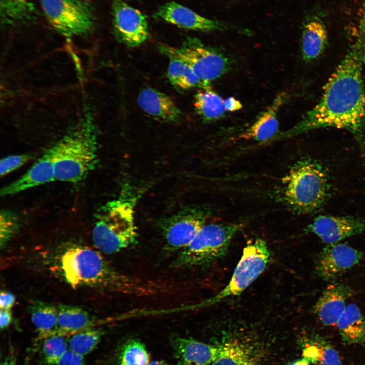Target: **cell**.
I'll return each instance as SVG.
<instances>
[{"mask_svg":"<svg viewBox=\"0 0 365 365\" xmlns=\"http://www.w3.org/2000/svg\"><path fill=\"white\" fill-rule=\"evenodd\" d=\"M365 39L353 44L328 79L317 103L286 134L297 135L317 128L349 131L365 143V90L362 78Z\"/></svg>","mask_w":365,"mask_h":365,"instance_id":"obj_1","label":"cell"},{"mask_svg":"<svg viewBox=\"0 0 365 365\" xmlns=\"http://www.w3.org/2000/svg\"><path fill=\"white\" fill-rule=\"evenodd\" d=\"M60 247L52 259L51 270L74 288H89L134 296H150L167 291L164 284L119 272L97 249L74 243Z\"/></svg>","mask_w":365,"mask_h":365,"instance_id":"obj_2","label":"cell"},{"mask_svg":"<svg viewBox=\"0 0 365 365\" xmlns=\"http://www.w3.org/2000/svg\"><path fill=\"white\" fill-rule=\"evenodd\" d=\"M282 199L297 214L311 213L324 203L328 192L327 176L321 165L310 158L297 161L282 179Z\"/></svg>","mask_w":365,"mask_h":365,"instance_id":"obj_3","label":"cell"},{"mask_svg":"<svg viewBox=\"0 0 365 365\" xmlns=\"http://www.w3.org/2000/svg\"><path fill=\"white\" fill-rule=\"evenodd\" d=\"M93 129L85 125L68 133L50 148L54 163V179L78 182L95 166L97 145Z\"/></svg>","mask_w":365,"mask_h":365,"instance_id":"obj_4","label":"cell"},{"mask_svg":"<svg viewBox=\"0 0 365 365\" xmlns=\"http://www.w3.org/2000/svg\"><path fill=\"white\" fill-rule=\"evenodd\" d=\"M137 198L122 194L108 203L92 231L94 246L101 253L113 254L133 245L137 239L135 205Z\"/></svg>","mask_w":365,"mask_h":365,"instance_id":"obj_5","label":"cell"},{"mask_svg":"<svg viewBox=\"0 0 365 365\" xmlns=\"http://www.w3.org/2000/svg\"><path fill=\"white\" fill-rule=\"evenodd\" d=\"M240 224H205L192 241L179 251L172 263L178 269L207 266L225 256Z\"/></svg>","mask_w":365,"mask_h":365,"instance_id":"obj_6","label":"cell"},{"mask_svg":"<svg viewBox=\"0 0 365 365\" xmlns=\"http://www.w3.org/2000/svg\"><path fill=\"white\" fill-rule=\"evenodd\" d=\"M270 259L271 253L264 240L257 238L247 243L228 284L215 296L199 306L216 304L240 295L264 272Z\"/></svg>","mask_w":365,"mask_h":365,"instance_id":"obj_7","label":"cell"},{"mask_svg":"<svg viewBox=\"0 0 365 365\" xmlns=\"http://www.w3.org/2000/svg\"><path fill=\"white\" fill-rule=\"evenodd\" d=\"M158 50L169 58L186 64L200 79L206 82L210 83L221 77L231 68V61L225 55L204 46L194 38L187 40L178 48L161 45Z\"/></svg>","mask_w":365,"mask_h":365,"instance_id":"obj_8","label":"cell"},{"mask_svg":"<svg viewBox=\"0 0 365 365\" xmlns=\"http://www.w3.org/2000/svg\"><path fill=\"white\" fill-rule=\"evenodd\" d=\"M40 2L49 24L64 35L86 34L94 27V9L88 0H40Z\"/></svg>","mask_w":365,"mask_h":365,"instance_id":"obj_9","label":"cell"},{"mask_svg":"<svg viewBox=\"0 0 365 365\" xmlns=\"http://www.w3.org/2000/svg\"><path fill=\"white\" fill-rule=\"evenodd\" d=\"M207 213L199 208H189L167 218L161 226L167 252L180 251L188 246L205 224Z\"/></svg>","mask_w":365,"mask_h":365,"instance_id":"obj_10","label":"cell"},{"mask_svg":"<svg viewBox=\"0 0 365 365\" xmlns=\"http://www.w3.org/2000/svg\"><path fill=\"white\" fill-rule=\"evenodd\" d=\"M113 25L118 39L129 47L142 44L149 34L145 16L123 0H112Z\"/></svg>","mask_w":365,"mask_h":365,"instance_id":"obj_11","label":"cell"},{"mask_svg":"<svg viewBox=\"0 0 365 365\" xmlns=\"http://www.w3.org/2000/svg\"><path fill=\"white\" fill-rule=\"evenodd\" d=\"M362 257L361 251L347 244H328L317 257L315 272L324 280H333L357 265Z\"/></svg>","mask_w":365,"mask_h":365,"instance_id":"obj_12","label":"cell"},{"mask_svg":"<svg viewBox=\"0 0 365 365\" xmlns=\"http://www.w3.org/2000/svg\"><path fill=\"white\" fill-rule=\"evenodd\" d=\"M365 230V221L350 216L319 215L307 227L325 243L335 244Z\"/></svg>","mask_w":365,"mask_h":365,"instance_id":"obj_13","label":"cell"},{"mask_svg":"<svg viewBox=\"0 0 365 365\" xmlns=\"http://www.w3.org/2000/svg\"><path fill=\"white\" fill-rule=\"evenodd\" d=\"M155 17L179 27L191 30L211 31L224 29L220 22L203 17L174 2L162 5L156 12Z\"/></svg>","mask_w":365,"mask_h":365,"instance_id":"obj_14","label":"cell"},{"mask_svg":"<svg viewBox=\"0 0 365 365\" xmlns=\"http://www.w3.org/2000/svg\"><path fill=\"white\" fill-rule=\"evenodd\" d=\"M352 293L349 286L340 283L331 284L325 289L313 306L314 313L323 325H336Z\"/></svg>","mask_w":365,"mask_h":365,"instance_id":"obj_15","label":"cell"},{"mask_svg":"<svg viewBox=\"0 0 365 365\" xmlns=\"http://www.w3.org/2000/svg\"><path fill=\"white\" fill-rule=\"evenodd\" d=\"M54 180V163L49 149L22 176L2 188L0 195L12 196Z\"/></svg>","mask_w":365,"mask_h":365,"instance_id":"obj_16","label":"cell"},{"mask_svg":"<svg viewBox=\"0 0 365 365\" xmlns=\"http://www.w3.org/2000/svg\"><path fill=\"white\" fill-rule=\"evenodd\" d=\"M139 107L148 115L163 122L175 123L182 118L175 102L166 94L152 88L141 90L137 96Z\"/></svg>","mask_w":365,"mask_h":365,"instance_id":"obj_17","label":"cell"},{"mask_svg":"<svg viewBox=\"0 0 365 365\" xmlns=\"http://www.w3.org/2000/svg\"><path fill=\"white\" fill-rule=\"evenodd\" d=\"M171 345L177 365H208L218 352V346L192 339L175 337Z\"/></svg>","mask_w":365,"mask_h":365,"instance_id":"obj_18","label":"cell"},{"mask_svg":"<svg viewBox=\"0 0 365 365\" xmlns=\"http://www.w3.org/2000/svg\"><path fill=\"white\" fill-rule=\"evenodd\" d=\"M286 97L284 93L278 94L268 108L239 135V138L263 142L275 137L279 128L278 112Z\"/></svg>","mask_w":365,"mask_h":365,"instance_id":"obj_19","label":"cell"},{"mask_svg":"<svg viewBox=\"0 0 365 365\" xmlns=\"http://www.w3.org/2000/svg\"><path fill=\"white\" fill-rule=\"evenodd\" d=\"M57 308L56 335L70 337L77 332L97 327L99 323L97 318L78 306L61 304Z\"/></svg>","mask_w":365,"mask_h":365,"instance_id":"obj_20","label":"cell"},{"mask_svg":"<svg viewBox=\"0 0 365 365\" xmlns=\"http://www.w3.org/2000/svg\"><path fill=\"white\" fill-rule=\"evenodd\" d=\"M328 42V33L324 23L318 19L308 21L303 28L301 38V54L303 60L311 62L324 52Z\"/></svg>","mask_w":365,"mask_h":365,"instance_id":"obj_21","label":"cell"},{"mask_svg":"<svg viewBox=\"0 0 365 365\" xmlns=\"http://www.w3.org/2000/svg\"><path fill=\"white\" fill-rule=\"evenodd\" d=\"M336 325L344 343L365 345V317L355 304L346 306Z\"/></svg>","mask_w":365,"mask_h":365,"instance_id":"obj_22","label":"cell"},{"mask_svg":"<svg viewBox=\"0 0 365 365\" xmlns=\"http://www.w3.org/2000/svg\"><path fill=\"white\" fill-rule=\"evenodd\" d=\"M31 321L41 340L56 335L57 332L58 308L52 304L34 300L28 305Z\"/></svg>","mask_w":365,"mask_h":365,"instance_id":"obj_23","label":"cell"},{"mask_svg":"<svg viewBox=\"0 0 365 365\" xmlns=\"http://www.w3.org/2000/svg\"><path fill=\"white\" fill-rule=\"evenodd\" d=\"M212 365H258L252 348L239 341L224 342L218 346L217 355Z\"/></svg>","mask_w":365,"mask_h":365,"instance_id":"obj_24","label":"cell"},{"mask_svg":"<svg viewBox=\"0 0 365 365\" xmlns=\"http://www.w3.org/2000/svg\"><path fill=\"white\" fill-rule=\"evenodd\" d=\"M193 106L196 113L206 122L223 118L226 111L224 100L211 89H203L194 96Z\"/></svg>","mask_w":365,"mask_h":365,"instance_id":"obj_25","label":"cell"},{"mask_svg":"<svg viewBox=\"0 0 365 365\" xmlns=\"http://www.w3.org/2000/svg\"><path fill=\"white\" fill-rule=\"evenodd\" d=\"M303 356L316 365H341L337 351L323 338L318 335L305 338Z\"/></svg>","mask_w":365,"mask_h":365,"instance_id":"obj_26","label":"cell"},{"mask_svg":"<svg viewBox=\"0 0 365 365\" xmlns=\"http://www.w3.org/2000/svg\"><path fill=\"white\" fill-rule=\"evenodd\" d=\"M167 76L171 84L180 89L211 88L210 83L200 79L189 66L178 59L169 58Z\"/></svg>","mask_w":365,"mask_h":365,"instance_id":"obj_27","label":"cell"},{"mask_svg":"<svg viewBox=\"0 0 365 365\" xmlns=\"http://www.w3.org/2000/svg\"><path fill=\"white\" fill-rule=\"evenodd\" d=\"M104 331L97 327L77 332L70 336L69 349L83 356L92 352L100 342Z\"/></svg>","mask_w":365,"mask_h":365,"instance_id":"obj_28","label":"cell"},{"mask_svg":"<svg viewBox=\"0 0 365 365\" xmlns=\"http://www.w3.org/2000/svg\"><path fill=\"white\" fill-rule=\"evenodd\" d=\"M149 355L144 345L132 339L123 345L119 357V365H148Z\"/></svg>","mask_w":365,"mask_h":365,"instance_id":"obj_29","label":"cell"},{"mask_svg":"<svg viewBox=\"0 0 365 365\" xmlns=\"http://www.w3.org/2000/svg\"><path fill=\"white\" fill-rule=\"evenodd\" d=\"M43 353L45 361L55 364L58 360L68 350L67 343L64 336L53 335L44 339Z\"/></svg>","mask_w":365,"mask_h":365,"instance_id":"obj_30","label":"cell"},{"mask_svg":"<svg viewBox=\"0 0 365 365\" xmlns=\"http://www.w3.org/2000/svg\"><path fill=\"white\" fill-rule=\"evenodd\" d=\"M19 228V221L12 211L4 209L0 213V245L4 248Z\"/></svg>","mask_w":365,"mask_h":365,"instance_id":"obj_31","label":"cell"},{"mask_svg":"<svg viewBox=\"0 0 365 365\" xmlns=\"http://www.w3.org/2000/svg\"><path fill=\"white\" fill-rule=\"evenodd\" d=\"M26 0H1L2 13L6 19H21L31 10Z\"/></svg>","mask_w":365,"mask_h":365,"instance_id":"obj_32","label":"cell"},{"mask_svg":"<svg viewBox=\"0 0 365 365\" xmlns=\"http://www.w3.org/2000/svg\"><path fill=\"white\" fill-rule=\"evenodd\" d=\"M32 158L28 154L11 155L1 159L0 174L4 176L24 165Z\"/></svg>","mask_w":365,"mask_h":365,"instance_id":"obj_33","label":"cell"},{"mask_svg":"<svg viewBox=\"0 0 365 365\" xmlns=\"http://www.w3.org/2000/svg\"><path fill=\"white\" fill-rule=\"evenodd\" d=\"M55 365H85L84 356L70 349L58 360Z\"/></svg>","mask_w":365,"mask_h":365,"instance_id":"obj_34","label":"cell"},{"mask_svg":"<svg viewBox=\"0 0 365 365\" xmlns=\"http://www.w3.org/2000/svg\"><path fill=\"white\" fill-rule=\"evenodd\" d=\"M15 296L8 291L2 290L0 294L1 309L11 310L15 303Z\"/></svg>","mask_w":365,"mask_h":365,"instance_id":"obj_35","label":"cell"},{"mask_svg":"<svg viewBox=\"0 0 365 365\" xmlns=\"http://www.w3.org/2000/svg\"><path fill=\"white\" fill-rule=\"evenodd\" d=\"M226 111L234 112L241 110L243 105L240 101L234 97H229L224 100Z\"/></svg>","mask_w":365,"mask_h":365,"instance_id":"obj_36","label":"cell"},{"mask_svg":"<svg viewBox=\"0 0 365 365\" xmlns=\"http://www.w3.org/2000/svg\"><path fill=\"white\" fill-rule=\"evenodd\" d=\"M12 321V314L11 310L1 309L0 328L4 330L8 327Z\"/></svg>","mask_w":365,"mask_h":365,"instance_id":"obj_37","label":"cell"},{"mask_svg":"<svg viewBox=\"0 0 365 365\" xmlns=\"http://www.w3.org/2000/svg\"><path fill=\"white\" fill-rule=\"evenodd\" d=\"M16 357L12 349H11L9 353L6 357L4 360L1 363V365H15Z\"/></svg>","mask_w":365,"mask_h":365,"instance_id":"obj_38","label":"cell"},{"mask_svg":"<svg viewBox=\"0 0 365 365\" xmlns=\"http://www.w3.org/2000/svg\"><path fill=\"white\" fill-rule=\"evenodd\" d=\"M288 365H309V361L306 358H303Z\"/></svg>","mask_w":365,"mask_h":365,"instance_id":"obj_39","label":"cell"},{"mask_svg":"<svg viewBox=\"0 0 365 365\" xmlns=\"http://www.w3.org/2000/svg\"><path fill=\"white\" fill-rule=\"evenodd\" d=\"M148 365H167L166 363L162 361H153L149 363Z\"/></svg>","mask_w":365,"mask_h":365,"instance_id":"obj_40","label":"cell"}]
</instances>
